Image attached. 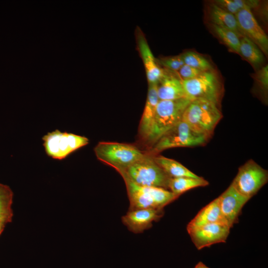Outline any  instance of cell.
<instances>
[{
    "label": "cell",
    "mask_w": 268,
    "mask_h": 268,
    "mask_svg": "<svg viewBox=\"0 0 268 268\" xmlns=\"http://www.w3.org/2000/svg\"><path fill=\"white\" fill-rule=\"evenodd\" d=\"M235 17L243 36L248 38L263 53L268 55V36L254 17L251 9L249 8L243 9L235 15Z\"/></svg>",
    "instance_id": "cell-11"
},
{
    "label": "cell",
    "mask_w": 268,
    "mask_h": 268,
    "mask_svg": "<svg viewBox=\"0 0 268 268\" xmlns=\"http://www.w3.org/2000/svg\"><path fill=\"white\" fill-rule=\"evenodd\" d=\"M168 71H166L165 75L157 84V95L159 101L175 100L186 98L182 80L178 76L171 73L169 70Z\"/></svg>",
    "instance_id": "cell-15"
},
{
    "label": "cell",
    "mask_w": 268,
    "mask_h": 268,
    "mask_svg": "<svg viewBox=\"0 0 268 268\" xmlns=\"http://www.w3.org/2000/svg\"><path fill=\"white\" fill-rule=\"evenodd\" d=\"M191 101L187 98L159 101L146 142L152 145L181 121L185 109Z\"/></svg>",
    "instance_id": "cell-1"
},
{
    "label": "cell",
    "mask_w": 268,
    "mask_h": 268,
    "mask_svg": "<svg viewBox=\"0 0 268 268\" xmlns=\"http://www.w3.org/2000/svg\"><path fill=\"white\" fill-rule=\"evenodd\" d=\"M48 156L61 160L75 150L87 145L88 139L83 136L57 130L45 135L42 138Z\"/></svg>",
    "instance_id": "cell-8"
},
{
    "label": "cell",
    "mask_w": 268,
    "mask_h": 268,
    "mask_svg": "<svg viewBox=\"0 0 268 268\" xmlns=\"http://www.w3.org/2000/svg\"><path fill=\"white\" fill-rule=\"evenodd\" d=\"M194 268H209L206 266L202 262H200L195 266Z\"/></svg>",
    "instance_id": "cell-29"
},
{
    "label": "cell",
    "mask_w": 268,
    "mask_h": 268,
    "mask_svg": "<svg viewBox=\"0 0 268 268\" xmlns=\"http://www.w3.org/2000/svg\"><path fill=\"white\" fill-rule=\"evenodd\" d=\"M209 16L213 25L232 30L241 38L242 35L235 15L224 10L214 3L209 10Z\"/></svg>",
    "instance_id": "cell-18"
},
{
    "label": "cell",
    "mask_w": 268,
    "mask_h": 268,
    "mask_svg": "<svg viewBox=\"0 0 268 268\" xmlns=\"http://www.w3.org/2000/svg\"><path fill=\"white\" fill-rule=\"evenodd\" d=\"M159 101L157 84L149 85L146 102L138 128L139 134L144 140L149 134Z\"/></svg>",
    "instance_id": "cell-16"
},
{
    "label": "cell",
    "mask_w": 268,
    "mask_h": 268,
    "mask_svg": "<svg viewBox=\"0 0 268 268\" xmlns=\"http://www.w3.org/2000/svg\"><path fill=\"white\" fill-rule=\"evenodd\" d=\"M209 137L196 132L181 120L152 145L151 151L158 152L174 147L202 145Z\"/></svg>",
    "instance_id": "cell-6"
},
{
    "label": "cell",
    "mask_w": 268,
    "mask_h": 268,
    "mask_svg": "<svg viewBox=\"0 0 268 268\" xmlns=\"http://www.w3.org/2000/svg\"><path fill=\"white\" fill-rule=\"evenodd\" d=\"M258 86L266 93L268 88V66L266 65L259 69L255 75Z\"/></svg>",
    "instance_id": "cell-28"
},
{
    "label": "cell",
    "mask_w": 268,
    "mask_h": 268,
    "mask_svg": "<svg viewBox=\"0 0 268 268\" xmlns=\"http://www.w3.org/2000/svg\"><path fill=\"white\" fill-rule=\"evenodd\" d=\"M4 226V224L0 223V235L3 231Z\"/></svg>",
    "instance_id": "cell-30"
},
{
    "label": "cell",
    "mask_w": 268,
    "mask_h": 268,
    "mask_svg": "<svg viewBox=\"0 0 268 268\" xmlns=\"http://www.w3.org/2000/svg\"><path fill=\"white\" fill-rule=\"evenodd\" d=\"M136 39L138 49L145 67L148 85L157 84L166 73V69L159 66L147 41L141 32L137 31Z\"/></svg>",
    "instance_id": "cell-14"
},
{
    "label": "cell",
    "mask_w": 268,
    "mask_h": 268,
    "mask_svg": "<svg viewBox=\"0 0 268 268\" xmlns=\"http://www.w3.org/2000/svg\"><path fill=\"white\" fill-rule=\"evenodd\" d=\"M94 150L98 160L113 167L119 173L146 155L135 146L115 142H100Z\"/></svg>",
    "instance_id": "cell-3"
},
{
    "label": "cell",
    "mask_w": 268,
    "mask_h": 268,
    "mask_svg": "<svg viewBox=\"0 0 268 268\" xmlns=\"http://www.w3.org/2000/svg\"><path fill=\"white\" fill-rule=\"evenodd\" d=\"M215 33L231 50L239 54L240 37L234 31L213 25Z\"/></svg>",
    "instance_id": "cell-25"
},
{
    "label": "cell",
    "mask_w": 268,
    "mask_h": 268,
    "mask_svg": "<svg viewBox=\"0 0 268 268\" xmlns=\"http://www.w3.org/2000/svg\"><path fill=\"white\" fill-rule=\"evenodd\" d=\"M217 199L221 214L231 228L238 222L243 207L250 199L240 194L231 184Z\"/></svg>",
    "instance_id": "cell-12"
},
{
    "label": "cell",
    "mask_w": 268,
    "mask_h": 268,
    "mask_svg": "<svg viewBox=\"0 0 268 268\" xmlns=\"http://www.w3.org/2000/svg\"><path fill=\"white\" fill-rule=\"evenodd\" d=\"M126 184L130 201L129 210L143 208L163 209L179 197L163 188L139 186L126 177Z\"/></svg>",
    "instance_id": "cell-4"
},
{
    "label": "cell",
    "mask_w": 268,
    "mask_h": 268,
    "mask_svg": "<svg viewBox=\"0 0 268 268\" xmlns=\"http://www.w3.org/2000/svg\"><path fill=\"white\" fill-rule=\"evenodd\" d=\"M158 63L164 67L165 69L174 72H177L184 65L181 55L162 58Z\"/></svg>",
    "instance_id": "cell-26"
},
{
    "label": "cell",
    "mask_w": 268,
    "mask_h": 268,
    "mask_svg": "<svg viewBox=\"0 0 268 268\" xmlns=\"http://www.w3.org/2000/svg\"><path fill=\"white\" fill-rule=\"evenodd\" d=\"M214 3L224 10L236 15L241 10L249 8L257 7L259 4L258 0H218Z\"/></svg>",
    "instance_id": "cell-23"
},
{
    "label": "cell",
    "mask_w": 268,
    "mask_h": 268,
    "mask_svg": "<svg viewBox=\"0 0 268 268\" xmlns=\"http://www.w3.org/2000/svg\"><path fill=\"white\" fill-rule=\"evenodd\" d=\"M153 159L170 178L187 177L197 178L200 177L174 159L162 155L154 156Z\"/></svg>",
    "instance_id": "cell-19"
},
{
    "label": "cell",
    "mask_w": 268,
    "mask_h": 268,
    "mask_svg": "<svg viewBox=\"0 0 268 268\" xmlns=\"http://www.w3.org/2000/svg\"><path fill=\"white\" fill-rule=\"evenodd\" d=\"M186 97L191 101L203 99L219 106L222 93L218 76L211 70L203 71L198 76L182 80Z\"/></svg>",
    "instance_id": "cell-7"
},
{
    "label": "cell",
    "mask_w": 268,
    "mask_h": 268,
    "mask_svg": "<svg viewBox=\"0 0 268 268\" xmlns=\"http://www.w3.org/2000/svg\"><path fill=\"white\" fill-rule=\"evenodd\" d=\"M120 174L122 177H126L139 186L166 190H168L171 178L156 163L153 156L146 154Z\"/></svg>",
    "instance_id": "cell-5"
},
{
    "label": "cell",
    "mask_w": 268,
    "mask_h": 268,
    "mask_svg": "<svg viewBox=\"0 0 268 268\" xmlns=\"http://www.w3.org/2000/svg\"><path fill=\"white\" fill-rule=\"evenodd\" d=\"M268 171L252 160L241 166L231 184L241 195L251 199L268 182Z\"/></svg>",
    "instance_id": "cell-9"
},
{
    "label": "cell",
    "mask_w": 268,
    "mask_h": 268,
    "mask_svg": "<svg viewBox=\"0 0 268 268\" xmlns=\"http://www.w3.org/2000/svg\"><path fill=\"white\" fill-rule=\"evenodd\" d=\"M208 182L203 178L178 177L171 178L168 184V189L174 195H180L192 189L205 187L208 185Z\"/></svg>",
    "instance_id": "cell-20"
},
{
    "label": "cell",
    "mask_w": 268,
    "mask_h": 268,
    "mask_svg": "<svg viewBox=\"0 0 268 268\" xmlns=\"http://www.w3.org/2000/svg\"><path fill=\"white\" fill-rule=\"evenodd\" d=\"M184 64L203 71L212 70L210 62L202 55L193 51H187L181 55Z\"/></svg>",
    "instance_id": "cell-24"
},
{
    "label": "cell",
    "mask_w": 268,
    "mask_h": 268,
    "mask_svg": "<svg viewBox=\"0 0 268 268\" xmlns=\"http://www.w3.org/2000/svg\"><path fill=\"white\" fill-rule=\"evenodd\" d=\"M213 223L227 224L221 214L217 198L198 212L187 225V230L188 232L195 228Z\"/></svg>",
    "instance_id": "cell-17"
},
{
    "label": "cell",
    "mask_w": 268,
    "mask_h": 268,
    "mask_svg": "<svg viewBox=\"0 0 268 268\" xmlns=\"http://www.w3.org/2000/svg\"><path fill=\"white\" fill-rule=\"evenodd\" d=\"M219 106L203 99L191 101L185 109L182 120L196 132L210 137L222 118Z\"/></svg>",
    "instance_id": "cell-2"
},
{
    "label": "cell",
    "mask_w": 268,
    "mask_h": 268,
    "mask_svg": "<svg viewBox=\"0 0 268 268\" xmlns=\"http://www.w3.org/2000/svg\"><path fill=\"white\" fill-rule=\"evenodd\" d=\"M13 193L10 188L0 183V223L10 222L13 217Z\"/></svg>",
    "instance_id": "cell-22"
},
{
    "label": "cell",
    "mask_w": 268,
    "mask_h": 268,
    "mask_svg": "<svg viewBox=\"0 0 268 268\" xmlns=\"http://www.w3.org/2000/svg\"><path fill=\"white\" fill-rule=\"evenodd\" d=\"M203 71L184 64L176 73H178V77L182 80H188L194 78Z\"/></svg>",
    "instance_id": "cell-27"
},
{
    "label": "cell",
    "mask_w": 268,
    "mask_h": 268,
    "mask_svg": "<svg viewBox=\"0 0 268 268\" xmlns=\"http://www.w3.org/2000/svg\"><path fill=\"white\" fill-rule=\"evenodd\" d=\"M239 54L255 67L261 65L264 61L263 53L259 48L244 36L240 39Z\"/></svg>",
    "instance_id": "cell-21"
},
{
    "label": "cell",
    "mask_w": 268,
    "mask_h": 268,
    "mask_svg": "<svg viewBox=\"0 0 268 268\" xmlns=\"http://www.w3.org/2000/svg\"><path fill=\"white\" fill-rule=\"evenodd\" d=\"M230 227L224 223L207 224L195 228L188 233L198 250L219 243L225 242Z\"/></svg>",
    "instance_id": "cell-10"
},
{
    "label": "cell",
    "mask_w": 268,
    "mask_h": 268,
    "mask_svg": "<svg viewBox=\"0 0 268 268\" xmlns=\"http://www.w3.org/2000/svg\"><path fill=\"white\" fill-rule=\"evenodd\" d=\"M163 209L143 208L129 210L122 217L123 223L133 233L139 234L151 228L152 222L163 215Z\"/></svg>",
    "instance_id": "cell-13"
}]
</instances>
